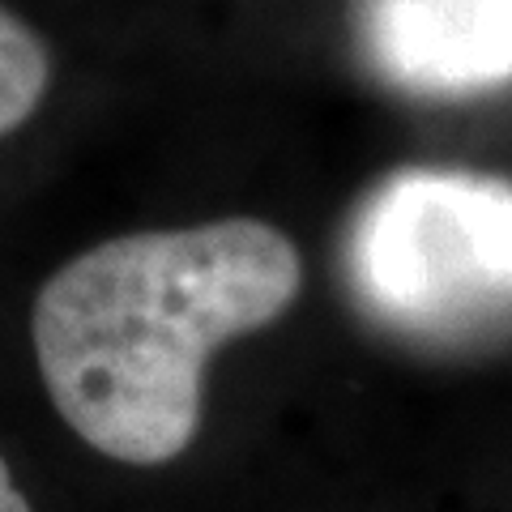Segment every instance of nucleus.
Returning <instances> with one entry per match:
<instances>
[{"mask_svg":"<svg viewBox=\"0 0 512 512\" xmlns=\"http://www.w3.org/2000/svg\"><path fill=\"white\" fill-rule=\"evenodd\" d=\"M299 282L295 244L256 218L94 244L35 299L47 397L103 457L167 466L201 427L210 355L278 320Z\"/></svg>","mask_w":512,"mask_h":512,"instance_id":"1","label":"nucleus"},{"mask_svg":"<svg viewBox=\"0 0 512 512\" xmlns=\"http://www.w3.org/2000/svg\"><path fill=\"white\" fill-rule=\"evenodd\" d=\"M363 312L423 342L512 329V180L410 167L363 197L346 231Z\"/></svg>","mask_w":512,"mask_h":512,"instance_id":"2","label":"nucleus"},{"mask_svg":"<svg viewBox=\"0 0 512 512\" xmlns=\"http://www.w3.org/2000/svg\"><path fill=\"white\" fill-rule=\"evenodd\" d=\"M367 64L410 94L495 90L512 82V0H363Z\"/></svg>","mask_w":512,"mask_h":512,"instance_id":"3","label":"nucleus"},{"mask_svg":"<svg viewBox=\"0 0 512 512\" xmlns=\"http://www.w3.org/2000/svg\"><path fill=\"white\" fill-rule=\"evenodd\" d=\"M52 60L43 39L22 18L0 9V137L22 128L47 94Z\"/></svg>","mask_w":512,"mask_h":512,"instance_id":"4","label":"nucleus"},{"mask_svg":"<svg viewBox=\"0 0 512 512\" xmlns=\"http://www.w3.org/2000/svg\"><path fill=\"white\" fill-rule=\"evenodd\" d=\"M0 512H30L26 495L13 487V474H9V466H5V457H0Z\"/></svg>","mask_w":512,"mask_h":512,"instance_id":"5","label":"nucleus"}]
</instances>
